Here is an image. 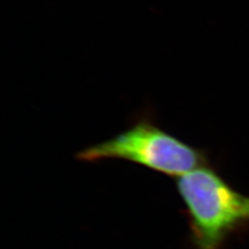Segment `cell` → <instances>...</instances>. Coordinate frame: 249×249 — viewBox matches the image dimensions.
<instances>
[{
	"mask_svg": "<svg viewBox=\"0 0 249 249\" xmlns=\"http://www.w3.org/2000/svg\"><path fill=\"white\" fill-rule=\"evenodd\" d=\"M193 249H223L233 231L249 223V196L207 165L177 178Z\"/></svg>",
	"mask_w": 249,
	"mask_h": 249,
	"instance_id": "6da1fadb",
	"label": "cell"
},
{
	"mask_svg": "<svg viewBox=\"0 0 249 249\" xmlns=\"http://www.w3.org/2000/svg\"><path fill=\"white\" fill-rule=\"evenodd\" d=\"M76 159L89 163L124 160L173 178H180L207 162L204 152L161 129L149 115L139 118L112 138L77 153Z\"/></svg>",
	"mask_w": 249,
	"mask_h": 249,
	"instance_id": "7a4b0ae2",
	"label": "cell"
}]
</instances>
